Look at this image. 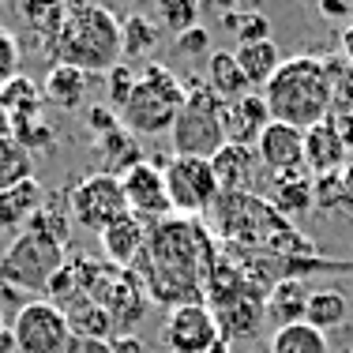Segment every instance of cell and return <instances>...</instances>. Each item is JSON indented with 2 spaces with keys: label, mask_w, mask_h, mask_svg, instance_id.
Instances as JSON below:
<instances>
[{
  "label": "cell",
  "mask_w": 353,
  "mask_h": 353,
  "mask_svg": "<svg viewBox=\"0 0 353 353\" xmlns=\"http://www.w3.org/2000/svg\"><path fill=\"white\" fill-rule=\"evenodd\" d=\"M68 214H72V222L87 225V230H94V233L109 230L117 218L132 214L128 211V199H124L121 176H113L105 170L83 176V181L68 192Z\"/></svg>",
  "instance_id": "9c48e42d"
},
{
  "label": "cell",
  "mask_w": 353,
  "mask_h": 353,
  "mask_svg": "<svg viewBox=\"0 0 353 353\" xmlns=\"http://www.w3.org/2000/svg\"><path fill=\"white\" fill-rule=\"evenodd\" d=\"M308 297L312 290L305 285V279H282L267 290V319L279 327H290V323H301L305 319V308H308Z\"/></svg>",
  "instance_id": "ffe728a7"
},
{
  "label": "cell",
  "mask_w": 353,
  "mask_h": 353,
  "mask_svg": "<svg viewBox=\"0 0 353 353\" xmlns=\"http://www.w3.org/2000/svg\"><path fill=\"white\" fill-rule=\"evenodd\" d=\"M109 353H147V346L136 334H113L109 339Z\"/></svg>",
  "instance_id": "b9f144b4"
},
{
  "label": "cell",
  "mask_w": 353,
  "mask_h": 353,
  "mask_svg": "<svg viewBox=\"0 0 353 353\" xmlns=\"http://www.w3.org/2000/svg\"><path fill=\"white\" fill-rule=\"evenodd\" d=\"M211 4H218V8H222V15H225V12H237V8H245V0H211Z\"/></svg>",
  "instance_id": "7dc6e473"
},
{
  "label": "cell",
  "mask_w": 353,
  "mask_h": 353,
  "mask_svg": "<svg viewBox=\"0 0 353 353\" xmlns=\"http://www.w3.org/2000/svg\"><path fill=\"white\" fill-rule=\"evenodd\" d=\"M0 105H4L8 117H12V124H19V121H34V117H41L46 98H41V87L30 79V75H15L12 83L0 87Z\"/></svg>",
  "instance_id": "cb8c5ba5"
},
{
  "label": "cell",
  "mask_w": 353,
  "mask_h": 353,
  "mask_svg": "<svg viewBox=\"0 0 353 353\" xmlns=\"http://www.w3.org/2000/svg\"><path fill=\"white\" fill-rule=\"evenodd\" d=\"M346 165H350V147L342 143L339 128L331 121L312 124L305 132V170L312 176H331V173H342Z\"/></svg>",
  "instance_id": "9a60e30c"
},
{
  "label": "cell",
  "mask_w": 353,
  "mask_h": 353,
  "mask_svg": "<svg viewBox=\"0 0 353 353\" xmlns=\"http://www.w3.org/2000/svg\"><path fill=\"white\" fill-rule=\"evenodd\" d=\"M98 147H102L105 165H109L105 173H113V176H124L128 170H136V165L143 162V150H139L136 136H132V132H124V128L102 136V139H98Z\"/></svg>",
  "instance_id": "f546056e"
},
{
  "label": "cell",
  "mask_w": 353,
  "mask_h": 353,
  "mask_svg": "<svg viewBox=\"0 0 353 353\" xmlns=\"http://www.w3.org/2000/svg\"><path fill=\"white\" fill-rule=\"evenodd\" d=\"M176 41V53L184 57V61H196V57H207V46H211V34H207L203 27H192L188 34L173 38Z\"/></svg>",
  "instance_id": "74e56055"
},
{
  "label": "cell",
  "mask_w": 353,
  "mask_h": 353,
  "mask_svg": "<svg viewBox=\"0 0 353 353\" xmlns=\"http://www.w3.org/2000/svg\"><path fill=\"white\" fill-rule=\"evenodd\" d=\"M173 154L181 158H211L225 147V124H222V98L207 90V83H192L184 105L176 109V121L170 128Z\"/></svg>",
  "instance_id": "8992f818"
},
{
  "label": "cell",
  "mask_w": 353,
  "mask_h": 353,
  "mask_svg": "<svg viewBox=\"0 0 353 353\" xmlns=\"http://www.w3.org/2000/svg\"><path fill=\"white\" fill-rule=\"evenodd\" d=\"M0 4H4V0H0Z\"/></svg>",
  "instance_id": "681fc988"
},
{
  "label": "cell",
  "mask_w": 353,
  "mask_h": 353,
  "mask_svg": "<svg viewBox=\"0 0 353 353\" xmlns=\"http://www.w3.org/2000/svg\"><path fill=\"white\" fill-rule=\"evenodd\" d=\"M233 57H237V64H241V72H245L252 90H263L267 83H271V75L282 68V53H279V46H274L271 38L252 41V46H237Z\"/></svg>",
  "instance_id": "603a6c76"
},
{
  "label": "cell",
  "mask_w": 353,
  "mask_h": 353,
  "mask_svg": "<svg viewBox=\"0 0 353 353\" xmlns=\"http://www.w3.org/2000/svg\"><path fill=\"white\" fill-rule=\"evenodd\" d=\"M218 263V248L207 237L199 218L170 214L147 222V248L132 271L147 285V297L158 305H199L207 301V282Z\"/></svg>",
  "instance_id": "6da1fadb"
},
{
  "label": "cell",
  "mask_w": 353,
  "mask_h": 353,
  "mask_svg": "<svg viewBox=\"0 0 353 353\" xmlns=\"http://www.w3.org/2000/svg\"><path fill=\"white\" fill-rule=\"evenodd\" d=\"M19 61H23L19 38H15L8 27H0V87H4V83H12L15 75H19Z\"/></svg>",
  "instance_id": "8d00e7d4"
},
{
  "label": "cell",
  "mask_w": 353,
  "mask_h": 353,
  "mask_svg": "<svg viewBox=\"0 0 353 353\" xmlns=\"http://www.w3.org/2000/svg\"><path fill=\"white\" fill-rule=\"evenodd\" d=\"M319 12L327 15V19H342V23H353V4L350 0H319Z\"/></svg>",
  "instance_id": "60d3db41"
},
{
  "label": "cell",
  "mask_w": 353,
  "mask_h": 353,
  "mask_svg": "<svg viewBox=\"0 0 353 353\" xmlns=\"http://www.w3.org/2000/svg\"><path fill=\"white\" fill-rule=\"evenodd\" d=\"M23 233H34V237H46L53 245H68V233H72V214H64L61 207H53L46 199L38 214H30V222L23 225Z\"/></svg>",
  "instance_id": "d6a6232c"
},
{
  "label": "cell",
  "mask_w": 353,
  "mask_h": 353,
  "mask_svg": "<svg viewBox=\"0 0 353 353\" xmlns=\"http://www.w3.org/2000/svg\"><path fill=\"white\" fill-rule=\"evenodd\" d=\"M12 334H15V353H68L75 342L64 312L46 297L15 308Z\"/></svg>",
  "instance_id": "30bf717a"
},
{
  "label": "cell",
  "mask_w": 353,
  "mask_h": 353,
  "mask_svg": "<svg viewBox=\"0 0 353 353\" xmlns=\"http://www.w3.org/2000/svg\"><path fill=\"white\" fill-rule=\"evenodd\" d=\"M30 176H34V158L27 154V147L15 143V136H4L0 139V192L15 188Z\"/></svg>",
  "instance_id": "1f68e13d"
},
{
  "label": "cell",
  "mask_w": 353,
  "mask_h": 353,
  "mask_svg": "<svg viewBox=\"0 0 353 353\" xmlns=\"http://www.w3.org/2000/svg\"><path fill=\"white\" fill-rule=\"evenodd\" d=\"M184 94H188V87L176 79L173 68H165V64H158V61H147L139 68V83H136V90H132L128 105L117 113L121 117V128L132 132V136L170 132L173 121H176V109L184 105Z\"/></svg>",
  "instance_id": "5b68a950"
},
{
  "label": "cell",
  "mask_w": 353,
  "mask_h": 353,
  "mask_svg": "<svg viewBox=\"0 0 353 353\" xmlns=\"http://www.w3.org/2000/svg\"><path fill=\"white\" fill-rule=\"evenodd\" d=\"M87 121H90V132H94L98 139L121 128V117H117V109H109V105H87Z\"/></svg>",
  "instance_id": "f35d334b"
},
{
  "label": "cell",
  "mask_w": 353,
  "mask_h": 353,
  "mask_svg": "<svg viewBox=\"0 0 353 353\" xmlns=\"http://www.w3.org/2000/svg\"><path fill=\"white\" fill-rule=\"evenodd\" d=\"M350 316V305L342 293L334 290H312V297H308V308H305V323H312L316 331H334V327H342Z\"/></svg>",
  "instance_id": "f1b7e54d"
},
{
  "label": "cell",
  "mask_w": 353,
  "mask_h": 353,
  "mask_svg": "<svg viewBox=\"0 0 353 353\" xmlns=\"http://www.w3.org/2000/svg\"><path fill=\"white\" fill-rule=\"evenodd\" d=\"M87 297H94L98 305L113 319V334H132L139 327V319L150 312V297L147 285L136 271L128 267H113V263H98L94 279L87 285Z\"/></svg>",
  "instance_id": "52a82bcc"
},
{
  "label": "cell",
  "mask_w": 353,
  "mask_h": 353,
  "mask_svg": "<svg viewBox=\"0 0 353 353\" xmlns=\"http://www.w3.org/2000/svg\"><path fill=\"white\" fill-rule=\"evenodd\" d=\"M102 237V252H105V259L113 267H136L139 263V256H143V248H147V222L136 214H124V218H117L109 230L98 233Z\"/></svg>",
  "instance_id": "2e32d148"
},
{
  "label": "cell",
  "mask_w": 353,
  "mask_h": 353,
  "mask_svg": "<svg viewBox=\"0 0 353 353\" xmlns=\"http://www.w3.org/2000/svg\"><path fill=\"white\" fill-rule=\"evenodd\" d=\"M64 15H68V0H19V19L27 23V30L38 38L41 49L61 30Z\"/></svg>",
  "instance_id": "d4e9b609"
},
{
  "label": "cell",
  "mask_w": 353,
  "mask_h": 353,
  "mask_svg": "<svg viewBox=\"0 0 353 353\" xmlns=\"http://www.w3.org/2000/svg\"><path fill=\"white\" fill-rule=\"evenodd\" d=\"M259 94H263L267 109H271V121H282V124L308 132L312 124H323L331 117L334 83L327 79L323 61H316V57H290V61H282V68L271 75V83Z\"/></svg>",
  "instance_id": "3957f363"
},
{
  "label": "cell",
  "mask_w": 353,
  "mask_h": 353,
  "mask_svg": "<svg viewBox=\"0 0 353 353\" xmlns=\"http://www.w3.org/2000/svg\"><path fill=\"white\" fill-rule=\"evenodd\" d=\"M61 267H64L61 245L34 237V233H19L12 245L0 252V305L15 301L23 308L27 301L46 297V285Z\"/></svg>",
  "instance_id": "277c9868"
},
{
  "label": "cell",
  "mask_w": 353,
  "mask_h": 353,
  "mask_svg": "<svg viewBox=\"0 0 353 353\" xmlns=\"http://www.w3.org/2000/svg\"><path fill=\"white\" fill-rule=\"evenodd\" d=\"M165 196H170V207L173 214H184V218H196V214H207L214 207V199L222 196L214 181V170L207 158H181L173 154L165 162Z\"/></svg>",
  "instance_id": "ba28073f"
},
{
  "label": "cell",
  "mask_w": 353,
  "mask_h": 353,
  "mask_svg": "<svg viewBox=\"0 0 353 353\" xmlns=\"http://www.w3.org/2000/svg\"><path fill=\"white\" fill-rule=\"evenodd\" d=\"M64 319H68V331H72V339H79V342H87V339H98V342H109L113 339V319H109V312L102 305H98L94 297H75L72 305H64L61 308Z\"/></svg>",
  "instance_id": "44dd1931"
},
{
  "label": "cell",
  "mask_w": 353,
  "mask_h": 353,
  "mask_svg": "<svg viewBox=\"0 0 353 353\" xmlns=\"http://www.w3.org/2000/svg\"><path fill=\"white\" fill-rule=\"evenodd\" d=\"M256 158L274 181L282 176H305V132L293 124L271 121L256 139Z\"/></svg>",
  "instance_id": "7c38bea8"
},
{
  "label": "cell",
  "mask_w": 353,
  "mask_h": 353,
  "mask_svg": "<svg viewBox=\"0 0 353 353\" xmlns=\"http://www.w3.org/2000/svg\"><path fill=\"white\" fill-rule=\"evenodd\" d=\"M339 57L353 68V23H346V27H342V34H339Z\"/></svg>",
  "instance_id": "ee69618b"
},
{
  "label": "cell",
  "mask_w": 353,
  "mask_h": 353,
  "mask_svg": "<svg viewBox=\"0 0 353 353\" xmlns=\"http://www.w3.org/2000/svg\"><path fill=\"white\" fill-rule=\"evenodd\" d=\"M327 121H331L334 128H339L342 143H346V147H353V113H331Z\"/></svg>",
  "instance_id": "7bdbcfd3"
},
{
  "label": "cell",
  "mask_w": 353,
  "mask_h": 353,
  "mask_svg": "<svg viewBox=\"0 0 353 353\" xmlns=\"http://www.w3.org/2000/svg\"><path fill=\"white\" fill-rule=\"evenodd\" d=\"M4 136H12V117L4 113V105H0V139Z\"/></svg>",
  "instance_id": "c3c4849f"
},
{
  "label": "cell",
  "mask_w": 353,
  "mask_h": 353,
  "mask_svg": "<svg viewBox=\"0 0 353 353\" xmlns=\"http://www.w3.org/2000/svg\"><path fill=\"white\" fill-rule=\"evenodd\" d=\"M68 353H109V342H98V339H87V342H79V339H75Z\"/></svg>",
  "instance_id": "f6af8a7d"
},
{
  "label": "cell",
  "mask_w": 353,
  "mask_h": 353,
  "mask_svg": "<svg viewBox=\"0 0 353 353\" xmlns=\"http://www.w3.org/2000/svg\"><path fill=\"white\" fill-rule=\"evenodd\" d=\"M0 353H15V334L4 323H0Z\"/></svg>",
  "instance_id": "bcb514c9"
},
{
  "label": "cell",
  "mask_w": 353,
  "mask_h": 353,
  "mask_svg": "<svg viewBox=\"0 0 353 353\" xmlns=\"http://www.w3.org/2000/svg\"><path fill=\"white\" fill-rule=\"evenodd\" d=\"M49 64H72L87 75H105L121 64V23L98 0H68L61 30L41 49Z\"/></svg>",
  "instance_id": "7a4b0ae2"
},
{
  "label": "cell",
  "mask_w": 353,
  "mask_h": 353,
  "mask_svg": "<svg viewBox=\"0 0 353 353\" xmlns=\"http://www.w3.org/2000/svg\"><path fill=\"white\" fill-rule=\"evenodd\" d=\"M271 353H331V342H327L323 331H316L312 323H290L279 327L271 334Z\"/></svg>",
  "instance_id": "83f0119b"
},
{
  "label": "cell",
  "mask_w": 353,
  "mask_h": 353,
  "mask_svg": "<svg viewBox=\"0 0 353 353\" xmlns=\"http://www.w3.org/2000/svg\"><path fill=\"white\" fill-rule=\"evenodd\" d=\"M136 83H139V72L132 68L128 61L113 64V68L105 72V94H109V109H117V113H121V109L128 105V98H132V90H136Z\"/></svg>",
  "instance_id": "d590c367"
},
{
  "label": "cell",
  "mask_w": 353,
  "mask_h": 353,
  "mask_svg": "<svg viewBox=\"0 0 353 353\" xmlns=\"http://www.w3.org/2000/svg\"><path fill=\"white\" fill-rule=\"evenodd\" d=\"M41 98L57 109H83L87 102V72L72 68V64H49L46 72V83H41Z\"/></svg>",
  "instance_id": "d6986e66"
},
{
  "label": "cell",
  "mask_w": 353,
  "mask_h": 353,
  "mask_svg": "<svg viewBox=\"0 0 353 353\" xmlns=\"http://www.w3.org/2000/svg\"><path fill=\"white\" fill-rule=\"evenodd\" d=\"M271 207L282 218H290V222H293V218H301V214H308V211H316L312 181H308V176H282V181H274Z\"/></svg>",
  "instance_id": "484cf974"
},
{
  "label": "cell",
  "mask_w": 353,
  "mask_h": 353,
  "mask_svg": "<svg viewBox=\"0 0 353 353\" xmlns=\"http://www.w3.org/2000/svg\"><path fill=\"white\" fill-rule=\"evenodd\" d=\"M207 90H211V94H218L222 102H233V98L252 94L245 72H241L237 57H233L230 49H218V53L207 57Z\"/></svg>",
  "instance_id": "7402d4cb"
},
{
  "label": "cell",
  "mask_w": 353,
  "mask_h": 353,
  "mask_svg": "<svg viewBox=\"0 0 353 353\" xmlns=\"http://www.w3.org/2000/svg\"><path fill=\"white\" fill-rule=\"evenodd\" d=\"M12 136L19 147H27V154L30 158H38V154H49V150L57 147V132H53V124H46L41 117H34V121H19V124H12Z\"/></svg>",
  "instance_id": "e575fe53"
},
{
  "label": "cell",
  "mask_w": 353,
  "mask_h": 353,
  "mask_svg": "<svg viewBox=\"0 0 353 353\" xmlns=\"http://www.w3.org/2000/svg\"><path fill=\"white\" fill-rule=\"evenodd\" d=\"M211 170L214 181L222 192H256V170H259V158L256 147H237V143H225L222 150L211 158Z\"/></svg>",
  "instance_id": "e0dca14e"
},
{
  "label": "cell",
  "mask_w": 353,
  "mask_h": 353,
  "mask_svg": "<svg viewBox=\"0 0 353 353\" xmlns=\"http://www.w3.org/2000/svg\"><path fill=\"white\" fill-rule=\"evenodd\" d=\"M158 46V23L132 12L121 19V61H143Z\"/></svg>",
  "instance_id": "4316f807"
},
{
  "label": "cell",
  "mask_w": 353,
  "mask_h": 353,
  "mask_svg": "<svg viewBox=\"0 0 353 353\" xmlns=\"http://www.w3.org/2000/svg\"><path fill=\"white\" fill-rule=\"evenodd\" d=\"M199 12H203L199 0H154L158 30H165V34H173V38H181V34H188L192 27H199Z\"/></svg>",
  "instance_id": "4dcf8cb0"
},
{
  "label": "cell",
  "mask_w": 353,
  "mask_h": 353,
  "mask_svg": "<svg viewBox=\"0 0 353 353\" xmlns=\"http://www.w3.org/2000/svg\"><path fill=\"white\" fill-rule=\"evenodd\" d=\"M222 124H225V143H237V147H256V139L263 136V128L271 124V109H267L263 94H245L222 102Z\"/></svg>",
  "instance_id": "5bb4252c"
},
{
  "label": "cell",
  "mask_w": 353,
  "mask_h": 353,
  "mask_svg": "<svg viewBox=\"0 0 353 353\" xmlns=\"http://www.w3.org/2000/svg\"><path fill=\"white\" fill-rule=\"evenodd\" d=\"M124 184V199H128V211L143 218V222H162V218L173 214L170 196H165V176L158 165L139 162L136 170H128L121 176Z\"/></svg>",
  "instance_id": "4fadbf2b"
},
{
  "label": "cell",
  "mask_w": 353,
  "mask_h": 353,
  "mask_svg": "<svg viewBox=\"0 0 353 353\" xmlns=\"http://www.w3.org/2000/svg\"><path fill=\"white\" fill-rule=\"evenodd\" d=\"M162 342L170 353H225L230 350V342L222 339L218 319L207 308V301L170 308V316L162 323Z\"/></svg>",
  "instance_id": "8fae6325"
},
{
  "label": "cell",
  "mask_w": 353,
  "mask_h": 353,
  "mask_svg": "<svg viewBox=\"0 0 353 353\" xmlns=\"http://www.w3.org/2000/svg\"><path fill=\"white\" fill-rule=\"evenodd\" d=\"M339 214H353V165L339 173Z\"/></svg>",
  "instance_id": "ab89813d"
},
{
  "label": "cell",
  "mask_w": 353,
  "mask_h": 353,
  "mask_svg": "<svg viewBox=\"0 0 353 353\" xmlns=\"http://www.w3.org/2000/svg\"><path fill=\"white\" fill-rule=\"evenodd\" d=\"M222 27L237 38V46H252V41H267L271 34V23L263 12H252V8H237V12L222 15Z\"/></svg>",
  "instance_id": "836d02e7"
},
{
  "label": "cell",
  "mask_w": 353,
  "mask_h": 353,
  "mask_svg": "<svg viewBox=\"0 0 353 353\" xmlns=\"http://www.w3.org/2000/svg\"><path fill=\"white\" fill-rule=\"evenodd\" d=\"M46 203V188L38 184V176L15 184V188L0 192V233H15L30 222V214L41 211Z\"/></svg>",
  "instance_id": "ac0fdd59"
}]
</instances>
